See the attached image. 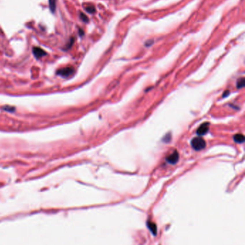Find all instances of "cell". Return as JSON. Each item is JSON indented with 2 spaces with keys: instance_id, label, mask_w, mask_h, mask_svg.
I'll return each instance as SVG.
<instances>
[{
  "instance_id": "1",
  "label": "cell",
  "mask_w": 245,
  "mask_h": 245,
  "mask_svg": "<svg viewBox=\"0 0 245 245\" xmlns=\"http://www.w3.org/2000/svg\"><path fill=\"white\" fill-rule=\"evenodd\" d=\"M191 145L196 151H201L206 147V142L201 138H194L191 141Z\"/></svg>"
},
{
  "instance_id": "2",
  "label": "cell",
  "mask_w": 245,
  "mask_h": 245,
  "mask_svg": "<svg viewBox=\"0 0 245 245\" xmlns=\"http://www.w3.org/2000/svg\"><path fill=\"white\" fill-rule=\"evenodd\" d=\"M73 73H74V69H73V67H64V68H61L57 70V74L59 75L60 76H62V77H67L71 75Z\"/></svg>"
},
{
  "instance_id": "3",
  "label": "cell",
  "mask_w": 245,
  "mask_h": 245,
  "mask_svg": "<svg viewBox=\"0 0 245 245\" xmlns=\"http://www.w3.org/2000/svg\"><path fill=\"white\" fill-rule=\"evenodd\" d=\"M178 159H179V154L175 151V152H173L172 154H170V155H169L167 157L166 161H168L169 164H175V163L178 162Z\"/></svg>"
},
{
  "instance_id": "4",
  "label": "cell",
  "mask_w": 245,
  "mask_h": 245,
  "mask_svg": "<svg viewBox=\"0 0 245 245\" xmlns=\"http://www.w3.org/2000/svg\"><path fill=\"white\" fill-rule=\"evenodd\" d=\"M209 123H204L203 124L199 126L198 129L197 130V134L199 136H203L205 135L208 131H209Z\"/></svg>"
},
{
  "instance_id": "5",
  "label": "cell",
  "mask_w": 245,
  "mask_h": 245,
  "mask_svg": "<svg viewBox=\"0 0 245 245\" xmlns=\"http://www.w3.org/2000/svg\"><path fill=\"white\" fill-rule=\"evenodd\" d=\"M33 53H34V55H35V56L37 58H41V57H42V56H44V55H46L45 52H44L42 50L40 49V48H34Z\"/></svg>"
},
{
  "instance_id": "6",
  "label": "cell",
  "mask_w": 245,
  "mask_h": 245,
  "mask_svg": "<svg viewBox=\"0 0 245 245\" xmlns=\"http://www.w3.org/2000/svg\"><path fill=\"white\" fill-rule=\"evenodd\" d=\"M234 140L237 143H243L244 141V136L242 134H237L234 136Z\"/></svg>"
},
{
  "instance_id": "7",
  "label": "cell",
  "mask_w": 245,
  "mask_h": 245,
  "mask_svg": "<svg viewBox=\"0 0 245 245\" xmlns=\"http://www.w3.org/2000/svg\"><path fill=\"white\" fill-rule=\"evenodd\" d=\"M237 88H242L244 86V77H241L237 80Z\"/></svg>"
},
{
  "instance_id": "8",
  "label": "cell",
  "mask_w": 245,
  "mask_h": 245,
  "mask_svg": "<svg viewBox=\"0 0 245 245\" xmlns=\"http://www.w3.org/2000/svg\"><path fill=\"white\" fill-rule=\"evenodd\" d=\"M87 11H88V12L93 13V12H94V11H95V10H94V7H88V8H87Z\"/></svg>"
}]
</instances>
